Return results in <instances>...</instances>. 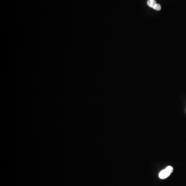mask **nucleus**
Returning a JSON list of instances; mask_svg holds the SVG:
<instances>
[{
  "mask_svg": "<svg viewBox=\"0 0 186 186\" xmlns=\"http://www.w3.org/2000/svg\"><path fill=\"white\" fill-rule=\"evenodd\" d=\"M173 172V168L172 166H168L165 169L162 170L159 173V177L161 179H166L171 175V174Z\"/></svg>",
  "mask_w": 186,
  "mask_h": 186,
  "instance_id": "obj_1",
  "label": "nucleus"
},
{
  "mask_svg": "<svg viewBox=\"0 0 186 186\" xmlns=\"http://www.w3.org/2000/svg\"><path fill=\"white\" fill-rule=\"evenodd\" d=\"M147 4L150 7L152 8L156 11H160L161 9V6L157 3L156 0H148Z\"/></svg>",
  "mask_w": 186,
  "mask_h": 186,
  "instance_id": "obj_2",
  "label": "nucleus"
}]
</instances>
